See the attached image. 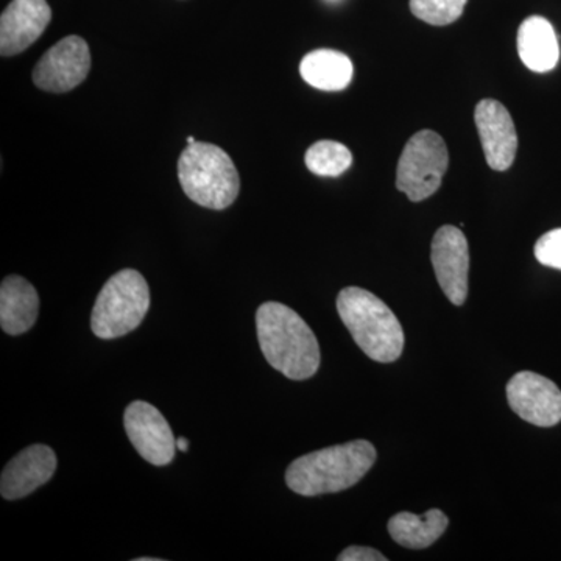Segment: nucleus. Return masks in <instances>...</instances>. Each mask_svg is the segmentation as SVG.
I'll use <instances>...</instances> for the list:
<instances>
[{
    "mask_svg": "<svg viewBox=\"0 0 561 561\" xmlns=\"http://www.w3.org/2000/svg\"><path fill=\"white\" fill-rule=\"evenodd\" d=\"M256 328L262 354L276 371L291 381H305L319 371V341L289 306L264 302L256 312Z\"/></svg>",
    "mask_w": 561,
    "mask_h": 561,
    "instance_id": "f257e3e1",
    "label": "nucleus"
},
{
    "mask_svg": "<svg viewBox=\"0 0 561 561\" xmlns=\"http://www.w3.org/2000/svg\"><path fill=\"white\" fill-rule=\"evenodd\" d=\"M376 449L370 442L354 440L309 453L291 461L286 471L287 486L301 496L348 490L371 470Z\"/></svg>",
    "mask_w": 561,
    "mask_h": 561,
    "instance_id": "f03ea898",
    "label": "nucleus"
},
{
    "mask_svg": "<svg viewBox=\"0 0 561 561\" xmlns=\"http://www.w3.org/2000/svg\"><path fill=\"white\" fill-rule=\"evenodd\" d=\"M339 316L370 359L390 364L404 350V331L389 306L371 291L346 287L337 297Z\"/></svg>",
    "mask_w": 561,
    "mask_h": 561,
    "instance_id": "7ed1b4c3",
    "label": "nucleus"
},
{
    "mask_svg": "<svg viewBox=\"0 0 561 561\" xmlns=\"http://www.w3.org/2000/svg\"><path fill=\"white\" fill-rule=\"evenodd\" d=\"M179 180L184 194L208 209H227L241 191V176L230 154L208 142L191 144L181 151Z\"/></svg>",
    "mask_w": 561,
    "mask_h": 561,
    "instance_id": "20e7f679",
    "label": "nucleus"
},
{
    "mask_svg": "<svg viewBox=\"0 0 561 561\" xmlns=\"http://www.w3.org/2000/svg\"><path fill=\"white\" fill-rule=\"evenodd\" d=\"M149 308L150 289L146 278L133 268H125L102 287L92 309V332L105 341L122 337L142 323Z\"/></svg>",
    "mask_w": 561,
    "mask_h": 561,
    "instance_id": "39448f33",
    "label": "nucleus"
},
{
    "mask_svg": "<svg viewBox=\"0 0 561 561\" xmlns=\"http://www.w3.org/2000/svg\"><path fill=\"white\" fill-rule=\"evenodd\" d=\"M449 154L438 133L421 130L402 150L397 169V187L411 202H423L440 190L448 171Z\"/></svg>",
    "mask_w": 561,
    "mask_h": 561,
    "instance_id": "423d86ee",
    "label": "nucleus"
},
{
    "mask_svg": "<svg viewBox=\"0 0 561 561\" xmlns=\"http://www.w3.org/2000/svg\"><path fill=\"white\" fill-rule=\"evenodd\" d=\"M91 70V50L80 36H66L41 57L33 69V83L39 90L62 94L87 80Z\"/></svg>",
    "mask_w": 561,
    "mask_h": 561,
    "instance_id": "0eeeda50",
    "label": "nucleus"
},
{
    "mask_svg": "<svg viewBox=\"0 0 561 561\" xmlns=\"http://www.w3.org/2000/svg\"><path fill=\"white\" fill-rule=\"evenodd\" d=\"M431 261L443 294L454 306H461L468 297L470 249L463 231L445 225L435 232L431 245Z\"/></svg>",
    "mask_w": 561,
    "mask_h": 561,
    "instance_id": "6e6552de",
    "label": "nucleus"
},
{
    "mask_svg": "<svg viewBox=\"0 0 561 561\" xmlns=\"http://www.w3.org/2000/svg\"><path fill=\"white\" fill-rule=\"evenodd\" d=\"M124 426L131 445L144 460L154 467L171 463L176 451L168 420L149 402L135 401L125 409Z\"/></svg>",
    "mask_w": 561,
    "mask_h": 561,
    "instance_id": "1a4fd4ad",
    "label": "nucleus"
},
{
    "mask_svg": "<svg viewBox=\"0 0 561 561\" xmlns=\"http://www.w3.org/2000/svg\"><path fill=\"white\" fill-rule=\"evenodd\" d=\"M512 411L538 427H552L561 421V390L545 376L522 371L507 383Z\"/></svg>",
    "mask_w": 561,
    "mask_h": 561,
    "instance_id": "9d476101",
    "label": "nucleus"
},
{
    "mask_svg": "<svg viewBox=\"0 0 561 561\" xmlns=\"http://www.w3.org/2000/svg\"><path fill=\"white\" fill-rule=\"evenodd\" d=\"M474 121L490 168L497 172L511 169L518 150V135L511 113L502 103L485 99L476 106Z\"/></svg>",
    "mask_w": 561,
    "mask_h": 561,
    "instance_id": "9b49d317",
    "label": "nucleus"
},
{
    "mask_svg": "<svg viewBox=\"0 0 561 561\" xmlns=\"http://www.w3.org/2000/svg\"><path fill=\"white\" fill-rule=\"evenodd\" d=\"M51 21L47 0H11L0 16V55L14 57L27 50Z\"/></svg>",
    "mask_w": 561,
    "mask_h": 561,
    "instance_id": "f8f14e48",
    "label": "nucleus"
},
{
    "mask_svg": "<svg viewBox=\"0 0 561 561\" xmlns=\"http://www.w3.org/2000/svg\"><path fill=\"white\" fill-rule=\"evenodd\" d=\"M57 456L49 446H28L3 468L0 493L9 501L28 496L50 481L57 471Z\"/></svg>",
    "mask_w": 561,
    "mask_h": 561,
    "instance_id": "ddd939ff",
    "label": "nucleus"
},
{
    "mask_svg": "<svg viewBox=\"0 0 561 561\" xmlns=\"http://www.w3.org/2000/svg\"><path fill=\"white\" fill-rule=\"evenodd\" d=\"M39 312V297L35 287L22 276L10 275L0 286V324L10 335L32 330Z\"/></svg>",
    "mask_w": 561,
    "mask_h": 561,
    "instance_id": "4468645a",
    "label": "nucleus"
},
{
    "mask_svg": "<svg viewBox=\"0 0 561 561\" xmlns=\"http://www.w3.org/2000/svg\"><path fill=\"white\" fill-rule=\"evenodd\" d=\"M518 54L526 68L534 72H549L560 60V46L551 22L530 16L518 31Z\"/></svg>",
    "mask_w": 561,
    "mask_h": 561,
    "instance_id": "2eb2a0df",
    "label": "nucleus"
},
{
    "mask_svg": "<svg viewBox=\"0 0 561 561\" xmlns=\"http://www.w3.org/2000/svg\"><path fill=\"white\" fill-rule=\"evenodd\" d=\"M300 73L302 80L316 90L342 91L353 80L354 68L342 51L319 49L302 58Z\"/></svg>",
    "mask_w": 561,
    "mask_h": 561,
    "instance_id": "dca6fc26",
    "label": "nucleus"
},
{
    "mask_svg": "<svg viewBox=\"0 0 561 561\" xmlns=\"http://www.w3.org/2000/svg\"><path fill=\"white\" fill-rule=\"evenodd\" d=\"M448 516L438 508L424 515L402 512L390 518L389 534L394 542L408 549H426L448 529Z\"/></svg>",
    "mask_w": 561,
    "mask_h": 561,
    "instance_id": "f3484780",
    "label": "nucleus"
},
{
    "mask_svg": "<svg viewBox=\"0 0 561 561\" xmlns=\"http://www.w3.org/2000/svg\"><path fill=\"white\" fill-rule=\"evenodd\" d=\"M309 171L319 176H339L353 164V154L348 147L337 140H319L309 147L305 154Z\"/></svg>",
    "mask_w": 561,
    "mask_h": 561,
    "instance_id": "a211bd4d",
    "label": "nucleus"
},
{
    "mask_svg": "<svg viewBox=\"0 0 561 561\" xmlns=\"http://www.w3.org/2000/svg\"><path fill=\"white\" fill-rule=\"evenodd\" d=\"M468 0H411L413 16L431 25L453 24L463 13Z\"/></svg>",
    "mask_w": 561,
    "mask_h": 561,
    "instance_id": "6ab92c4d",
    "label": "nucleus"
},
{
    "mask_svg": "<svg viewBox=\"0 0 561 561\" xmlns=\"http://www.w3.org/2000/svg\"><path fill=\"white\" fill-rule=\"evenodd\" d=\"M535 257L546 267L561 271V228L546 232L535 243Z\"/></svg>",
    "mask_w": 561,
    "mask_h": 561,
    "instance_id": "aec40b11",
    "label": "nucleus"
},
{
    "mask_svg": "<svg viewBox=\"0 0 561 561\" xmlns=\"http://www.w3.org/2000/svg\"><path fill=\"white\" fill-rule=\"evenodd\" d=\"M339 561H387L386 556L376 549L364 548V546H351L337 557Z\"/></svg>",
    "mask_w": 561,
    "mask_h": 561,
    "instance_id": "412c9836",
    "label": "nucleus"
},
{
    "mask_svg": "<svg viewBox=\"0 0 561 561\" xmlns=\"http://www.w3.org/2000/svg\"><path fill=\"white\" fill-rule=\"evenodd\" d=\"M176 449H180V451L186 453L187 449H190V442H187V438L181 437L179 440H176Z\"/></svg>",
    "mask_w": 561,
    "mask_h": 561,
    "instance_id": "4be33fe9",
    "label": "nucleus"
},
{
    "mask_svg": "<svg viewBox=\"0 0 561 561\" xmlns=\"http://www.w3.org/2000/svg\"><path fill=\"white\" fill-rule=\"evenodd\" d=\"M136 561H160L158 559H147V557H142V559H136Z\"/></svg>",
    "mask_w": 561,
    "mask_h": 561,
    "instance_id": "5701e85b",
    "label": "nucleus"
},
{
    "mask_svg": "<svg viewBox=\"0 0 561 561\" xmlns=\"http://www.w3.org/2000/svg\"><path fill=\"white\" fill-rule=\"evenodd\" d=\"M197 142V140H195V138H192V136H190V138H187V146H191V144H195Z\"/></svg>",
    "mask_w": 561,
    "mask_h": 561,
    "instance_id": "b1692460",
    "label": "nucleus"
},
{
    "mask_svg": "<svg viewBox=\"0 0 561 561\" xmlns=\"http://www.w3.org/2000/svg\"><path fill=\"white\" fill-rule=\"evenodd\" d=\"M332 2H335V0H332Z\"/></svg>",
    "mask_w": 561,
    "mask_h": 561,
    "instance_id": "393cba45",
    "label": "nucleus"
}]
</instances>
